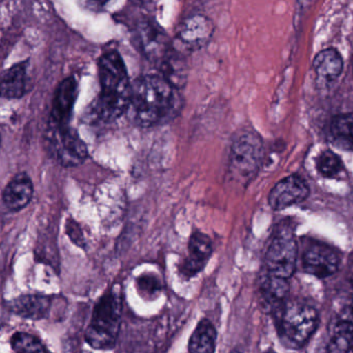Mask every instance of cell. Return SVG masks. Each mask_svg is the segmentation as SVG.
<instances>
[{
    "label": "cell",
    "instance_id": "obj_31",
    "mask_svg": "<svg viewBox=\"0 0 353 353\" xmlns=\"http://www.w3.org/2000/svg\"><path fill=\"white\" fill-rule=\"evenodd\" d=\"M352 71H353V59H352Z\"/></svg>",
    "mask_w": 353,
    "mask_h": 353
},
{
    "label": "cell",
    "instance_id": "obj_28",
    "mask_svg": "<svg viewBox=\"0 0 353 353\" xmlns=\"http://www.w3.org/2000/svg\"><path fill=\"white\" fill-rule=\"evenodd\" d=\"M351 285H352V288H353V274H352V276H351Z\"/></svg>",
    "mask_w": 353,
    "mask_h": 353
},
{
    "label": "cell",
    "instance_id": "obj_9",
    "mask_svg": "<svg viewBox=\"0 0 353 353\" xmlns=\"http://www.w3.org/2000/svg\"><path fill=\"white\" fill-rule=\"evenodd\" d=\"M214 30V24L205 16H190L177 28V47L185 52L199 50L210 42Z\"/></svg>",
    "mask_w": 353,
    "mask_h": 353
},
{
    "label": "cell",
    "instance_id": "obj_14",
    "mask_svg": "<svg viewBox=\"0 0 353 353\" xmlns=\"http://www.w3.org/2000/svg\"><path fill=\"white\" fill-rule=\"evenodd\" d=\"M34 183L26 173H18L6 185L3 192V202L11 212L23 210L32 201Z\"/></svg>",
    "mask_w": 353,
    "mask_h": 353
},
{
    "label": "cell",
    "instance_id": "obj_11",
    "mask_svg": "<svg viewBox=\"0 0 353 353\" xmlns=\"http://www.w3.org/2000/svg\"><path fill=\"white\" fill-rule=\"evenodd\" d=\"M310 189L296 175L285 177L276 183L268 195V204L274 210H282L307 199Z\"/></svg>",
    "mask_w": 353,
    "mask_h": 353
},
{
    "label": "cell",
    "instance_id": "obj_27",
    "mask_svg": "<svg viewBox=\"0 0 353 353\" xmlns=\"http://www.w3.org/2000/svg\"><path fill=\"white\" fill-rule=\"evenodd\" d=\"M347 353H353V345H352V347H351V348L349 349V351Z\"/></svg>",
    "mask_w": 353,
    "mask_h": 353
},
{
    "label": "cell",
    "instance_id": "obj_30",
    "mask_svg": "<svg viewBox=\"0 0 353 353\" xmlns=\"http://www.w3.org/2000/svg\"><path fill=\"white\" fill-rule=\"evenodd\" d=\"M80 353H88V351H81Z\"/></svg>",
    "mask_w": 353,
    "mask_h": 353
},
{
    "label": "cell",
    "instance_id": "obj_23",
    "mask_svg": "<svg viewBox=\"0 0 353 353\" xmlns=\"http://www.w3.org/2000/svg\"><path fill=\"white\" fill-rule=\"evenodd\" d=\"M11 347L15 353H47L42 341L28 332H15L11 338Z\"/></svg>",
    "mask_w": 353,
    "mask_h": 353
},
{
    "label": "cell",
    "instance_id": "obj_4",
    "mask_svg": "<svg viewBox=\"0 0 353 353\" xmlns=\"http://www.w3.org/2000/svg\"><path fill=\"white\" fill-rule=\"evenodd\" d=\"M274 314L279 336L283 344L291 349L305 346L319 323L317 310L305 301H287Z\"/></svg>",
    "mask_w": 353,
    "mask_h": 353
},
{
    "label": "cell",
    "instance_id": "obj_18",
    "mask_svg": "<svg viewBox=\"0 0 353 353\" xmlns=\"http://www.w3.org/2000/svg\"><path fill=\"white\" fill-rule=\"evenodd\" d=\"M353 345V323L336 315L330 326L327 353H347Z\"/></svg>",
    "mask_w": 353,
    "mask_h": 353
},
{
    "label": "cell",
    "instance_id": "obj_20",
    "mask_svg": "<svg viewBox=\"0 0 353 353\" xmlns=\"http://www.w3.org/2000/svg\"><path fill=\"white\" fill-rule=\"evenodd\" d=\"M216 330L210 320L202 319L196 326L189 341L190 353H214Z\"/></svg>",
    "mask_w": 353,
    "mask_h": 353
},
{
    "label": "cell",
    "instance_id": "obj_16",
    "mask_svg": "<svg viewBox=\"0 0 353 353\" xmlns=\"http://www.w3.org/2000/svg\"><path fill=\"white\" fill-rule=\"evenodd\" d=\"M289 294L288 280L278 276H268L262 279L259 287L260 301L262 305L270 312H276L287 303Z\"/></svg>",
    "mask_w": 353,
    "mask_h": 353
},
{
    "label": "cell",
    "instance_id": "obj_19",
    "mask_svg": "<svg viewBox=\"0 0 353 353\" xmlns=\"http://www.w3.org/2000/svg\"><path fill=\"white\" fill-rule=\"evenodd\" d=\"M343 63L342 55L336 49H324L316 55L313 61V69L319 77L334 81L340 77L342 74Z\"/></svg>",
    "mask_w": 353,
    "mask_h": 353
},
{
    "label": "cell",
    "instance_id": "obj_2",
    "mask_svg": "<svg viewBox=\"0 0 353 353\" xmlns=\"http://www.w3.org/2000/svg\"><path fill=\"white\" fill-rule=\"evenodd\" d=\"M100 94L92 105L90 115L102 123H112L127 112L132 84L125 61L119 51L105 52L98 61Z\"/></svg>",
    "mask_w": 353,
    "mask_h": 353
},
{
    "label": "cell",
    "instance_id": "obj_25",
    "mask_svg": "<svg viewBox=\"0 0 353 353\" xmlns=\"http://www.w3.org/2000/svg\"><path fill=\"white\" fill-rule=\"evenodd\" d=\"M65 231H67V234L69 235L70 239L76 245L80 248L85 247L83 232H82L81 227L78 225V223L70 219L67 225H65Z\"/></svg>",
    "mask_w": 353,
    "mask_h": 353
},
{
    "label": "cell",
    "instance_id": "obj_8",
    "mask_svg": "<svg viewBox=\"0 0 353 353\" xmlns=\"http://www.w3.org/2000/svg\"><path fill=\"white\" fill-rule=\"evenodd\" d=\"M301 263L307 274L318 279L328 278L339 270L341 256L336 249L325 243L310 241L303 250Z\"/></svg>",
    "mask_w": 353,
    "mask_h": 353
},
{
    "label": "cell",
    "instance_id": "obj_26",
    "mask_svg": "<svg viewBox=\"0 0 353 353\" xmlns=\"http://www.w3.org/2000/svg\"><path fill=\"white\" fill-rule=\"evenodd\" d=\"M336 315L341 316V317L345 318V319L349 320V321L353 323V295L352 297L345 303L344 307L341 309V311L339 312Z\"/></svg>",
    "mask_w": 353,
    "mask_h": 353
},
{
    "label": "cell",
    "instance_id": "obj_6",
    "mask_svg": "<svg viewBox=\"0 0 353 353\" xmlns=\"http://www.w3.org/2000/svg\"><path fill=\"white\" fill-rule=\"evenodd\" d=\"M299 245L294 233L288 227L279 229L265 253V265L270 276L288 280L296 268Z\"/></svg>",
    "mask_w": 353,
    "mask_h": 353
},
{
    "label": "cell",
    "instance_id": "obj_3",
    "mask_svg": "<svg viewBox=\"0 0 353 353\" xmlns=\"http://www.w3.org/2000/svg\"><path fill=\"white\" fill-rule=\"evenodd\" d=\"M123 316L121 285L115 284L99 299L85 330V341L97 350H110L115 346Z\"/></svg>",
    "mask_w": 353,
    "mask_h": 353
},
{
    "label": "cell",
    "instance_id": "obj_15",
    "mask_svg": "<svg viewBox=\"0 0 353 353\" xmlns=\"http://www.w3.org/2000/svg\"><path fill=\"white\" fill-rule=\"evenodd\" d=\"M51 297L44 294H24L10 301L9 307L14 314L24 319L41 320L50 311Z\"/></svg>",
    "mask_w": 353,
    "mask_h": 353
},
{
    "label": "cell",
    "instance_id": "obj_24",
    "mask_svg": "<svg viewBox=\"0 0 353 353\" xmlns=\"http://www.w3.org/2000/svg\"><path fill=\"white\" fill-rule=\"evenodd\" d=\"M137 287L141 294L156 296L162 291L163 283L157 274H144L138 276Z\"/></svg>",
    "mask_w": 353,
    "mask_h": 353
},
{
    "label": "cell",
    "instance_id": "obj_12",
    "mask_svg": "<svg viewBox=\"0 0 353 353\" xmlns=\"http://www.w3.org/2000/svg\"><path fill=\"white\" fill-rule=\"evenodd\" d=\"M187 257L179 265V272L185 278H193L204 270L212 254V239L208 235L196 231L190 237Z\"/></svg>",
    "mask_w": 353,
    "mask_h": 353
},
{
    "label": "cell",
    "instance_id": "obj_13",
    "mask_svg": "<svg viewBox=\"0 0 353 353\" xmlns=\"http://www.w3.org/2000/svg\"><path fill=\"white\" fill-rule=\"evenodd\" d=\"M137 41L142 53L152 61H162L170 53L166 34L156 22L148 20L140 24Z\"/></svg>",
    "mask_w": 353,
    "mask_h": 353
},
{
    "label": "cell",
    "instance_id": "obj_17",
    "mask_svg": "<svg viewBox=\"0 0 353 353\" xmlns=\"http://www.w3.org/2000/svg\"><path fill=\"white\" fill-rule=\"evenodd\" d=\"M28 63L14 65L3 73L1 78V96L9 100L20 99L26 94L28 88Z\"/></svg>",
    "mask_w": 353,
    "mask_h": 353
},
{
    "label": "cell",
    "instance_id": "obj_1",
    "mask_svg": "<svg viewBox=\"0 0 353 353\" xmlns=\"http://www.w3.org/2000/svg\"><path fill=\"white\" fill-rule=\"evenodd\" d=\"M177 88L163 75H142L132 84L127 113L135 125L150 128L172 119L181 107Z\"/></svg>",
    "mask_w": 353,
    "mask_h": 353
},
{
    "label": "cell",
    "instance_id": "obj_29",
    "mask_svg": "<svg viewBox=\"0 0 353 353\" xmlns=\"http://www.w3.org/2000/svg\"><path fill=\"white\" fill-rule=\"evenodd\" d=\"M265 353H274V351H272V350L266 351Z\"/></svg>",
    "mask_w": 353,
    "mask_h": 353
},
{
    "label": "cell",
    "instance_id": "obj_21",
    "mask_svg": "<svg viewBox=\"0 0 353 353\" xmlns=\"http://www.w3.org/2000/svg\"><path fill=\"white\" fill-rule=\"evenodd\" d=\"M316 166L320 174L326 179H336L345 172L342 160L332 150L322 152L316 161Z\"/></svg>",
    "mask_w": 353,
    "mask_h": 353
},
{
    "label": "cell",
    "instance_id": "obj_5",
    "mask_svg": "<svg viewBox=\"0 0 353 353\" xmlns=\"http://www.w3.org/2000/svg\"><path fill=\"white\" fill-rule=\"evenodd\" d=\"M262 141L255 132H243L233 141L229 154V173L237 183H248L261 164Z\"/></svg>",
    "mask_w": 353,
    "mask_h": 353
},
{
    "label": "cell",
    "instance_id": "obj_22",
    "mask_svg": "<svg viewBox=\"0 0 353 353\" xmlns=\"http://www.w3.org/2000/svg\"><path fill=\"white\" fill-rule=\"evenodd\" d=\"M332 134L336 141L353 148V114L338 115L332 121Z\"/></svg>",
    "mask_w": 353,
    "mask_h": 353
},
{
    "label": "cell",
    "instance_id": "obj_7",
    "mask_svg": "<svg viewBox=\"0 0 353 353\" xmlns=\"http://www.w3.org/2000/svg\"><path fill=\"white\" fill-rule=\"evenodd\" d=\"M46 142L51 156L63 167H76L83 164L88 156V146L75 129L50 127L46 133Z\"/></svg>",
    "mask_w": 353,
    "mask_h": 353
},
{
    "label": "cell",
    "instance_id": "obj_10",
    "mask_svg": "<svg viewBox=\"0 0 353 353\" xmlns=\"http://www.w3.org/2000/svg\"><path fill=\"white\" fill-rule=\"evenodd\" d=\"M78 96L77 80L74 76L65 78L57 85L50 111V127L69 125Z\"/></svg>",
    "mask_w": 353,
    "mask_h": 353
}]
</instances>
